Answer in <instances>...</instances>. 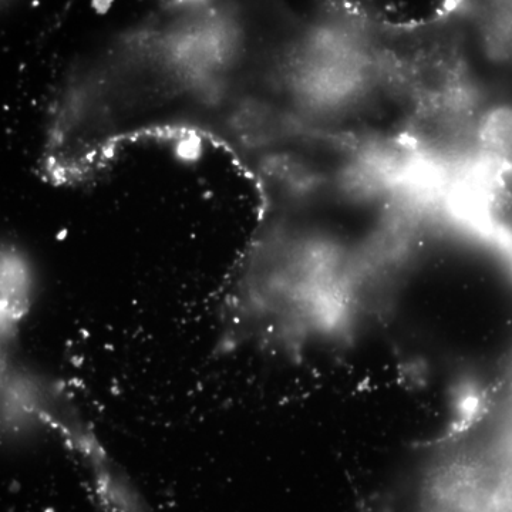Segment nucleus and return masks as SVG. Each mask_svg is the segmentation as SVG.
<instances>
[{
    "instance_id": "1",
    "label": "nucleus",
    "mask_w": 512,
    "mask_h": 512,
    "mask_svg": "<svg viewBox=\"0 0 512 512\" xmlns=\"http://www.w3.org/2000/svg\"><path fill=\"white\" fill-rule=\"evenodd\" d=\"M239 0L175 3L64 77L47 121L45 167L86 174L121 141L160 131L215 138L234 153L265 133L282 89L285 37L256 30Z\"/></svg>"
},
{
    "instance_id": "2",
    "label": "nucleus",
    "mask_w": 512,
    "mask_h": 512,
    "mask_svg": "<svg viewBox=\"0 0 512 512\" xmlns=\"http://www.w3.org/2000/svg\"><path fill=\"white\" fill-rule=\"evenodd\" d=\"M476 201L467 211L512 258V161L495 165L484 178Z\"/></svg>"
},
{
    "instance_id": "3",
    "label": "nucleus",
    "mask_w": 512,
    "mask_h": 512,
    "mask_svg": "<svg viewBox=\"0 0 512 512\" xmlns=\"http://www.w3.org/2000/svg\"><path fill=\"white\" fill-rule=\"evenodd\" d=\"M29 269L10 251H3L2 262V332L12 338L25 320L32 302V282Z\"/></svg>"
}]
</instances>
